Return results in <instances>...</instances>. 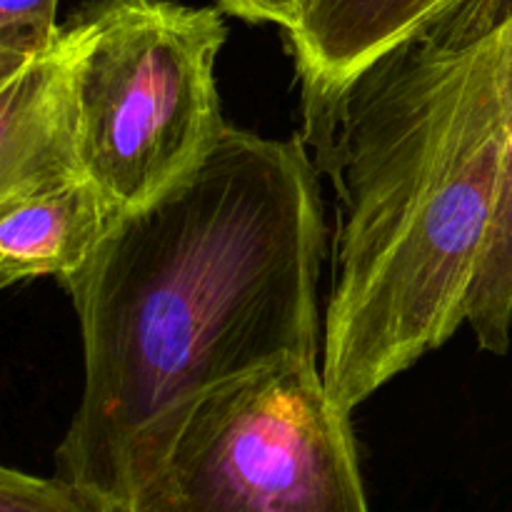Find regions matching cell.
Instances as JSON below:
<instances>
[{
	"label": "cell",
	"mask_w": 512,
	"mask_h": 512,
	"mask_svg": "<svg viewBox=\"0 0 512 512\" xmlns=\"http://www.w3.org/2000/svg\"><path fill=\"white\" fill-rule=\"evenodd\" d=\"M325 235L305 140L233 125L178 183L118 215L60 280L85 385L58 475L118 505L130 443L165 410L283 360L320 365Z\"/></svg>",
	"instance_id": "1"
},
{
	"label": "cell",
	"mask_w": 512,
	"mask_h": 512,
	"mask_svg": "<svg viewBox=\"0 0 512 512\" xmlns=\"http://www.w3.org/2000/svg\"><path fill=\"white\" fill-rule=\"evenodd\" d=\"M512 0H463L305 113L338 193L320 373L353 415L468 323L508 150Z\"/></svg>",
	"instance_id": "2"
},
{
	"label": "cell",
	"mask_w": 512,
	"mask_h": 512,
	"mask_svg": "<svg viewBox=\"0 0 512 512\" xmlns=\"http://www.w3.org/2000/svg\"><path fill=\"white\" fill-rule=\"evenodd\" d=\"M123 512H370L350 413L318 363L213 385L145 425L120 473Z\"/></svg>",
	"instance_id": "3"
},
{
	"label": "cell",
	"mask_w": 512,
	"mask_h": 512,
	"mask_svg": "<svg viewBox=\"0 0 512 512\" xmlns=\"http://www.w3.org/2000/svg\"><path fill=\"white\" fill-rule=\"evenodd\" d=\"M65 28L85 178L118 215L143 208L228 125L215 85L223 13L173 0H90Z\"/></svg>",
	"instance_id": "4"
},
{
	"label": "cell",
	"mask_w": 512,
	"mask_h": 512,
	"mask_svg": "<svg viewBox=\"0 0 512 512\" xmlns=\"http://www.w3.org/2000/svg\"><path fill=\"white\" fill-rule=\"evenodd\" d=\"M80 178L73 38L63 23L48 48L0 80V200Z\"/></svg>",
	"instance_id": "5"
},
{
	"label": "cell",
	"mask_w": 512,
	"mask_h": 512,
	"mask_svg": "<svg viewBox=\"0 0 512 512\" xmlns=\"http://www.w3.org/2000/svg\"><path fill=\"white\" fill-rule=\"evenodd\" d=\"M115 218L88 178L0 200V285L70 278L93 258Z\"/></svg>",
	"instance_id": "6"
},
{
	"label": "cell",
	"mask_w": 512,
	"mask_h": 512,
	"mask_svg": "<svg viewBox=\"0 0 512 512\" xmlns=\"http://www.w3.org/2000/svg\"><path fill=\"white\" fill-rule=\"evenodd\" d=\"M505 103H508V150L498 213L478 280L470 295L468 323L478 345L493 355H505L512 330V8L505 33Z\"/></svg>",
	"instance_id": "7"
},
{
	"label": "cell",
	"mask_w": 512,
	"mask_h": 512,
	"mask_svg": "<svg viewBox=\"0 0 512 512\" xmlns=\"http://www.w3.org/2000/svg\"><path fill=\"white\" fill-rule=\"evenodd\" d=\"M0 512H123L110 500L65 475L38 478L15 468L0 470Z\"/></svg>",
	"instance_id": "8"
},
{
	"label": "cell",
	"mask_w": 512,
	"mask_h": 512,
	"mask_svg": "<svg viewBox=\"0 0 512 512\" xmlns=\"http://www.w3.org/2000/svg\"><path fill=\"white\" fill-rule=\"evenodd\" d=\"M58 30V0H0V80L48 48Z\"/></svg>",
	"instance_id": "9"
},
{
	"label": "cell",
	"mask_w": 512,
	"mask_h": 512,
	"mask_svg": "<svg viewBox=\"0 0 512 512\" xmlns=\"http://www.w3.org/2000/svg\"><path fill=\"white\" fill-rule=\"evenodd\" d=\"M225 13L243 18L248 23H273L285 33H298L303 25L308 0H218Z\"/></svg>",
	"instance_id": "10"
}]
</instances>
